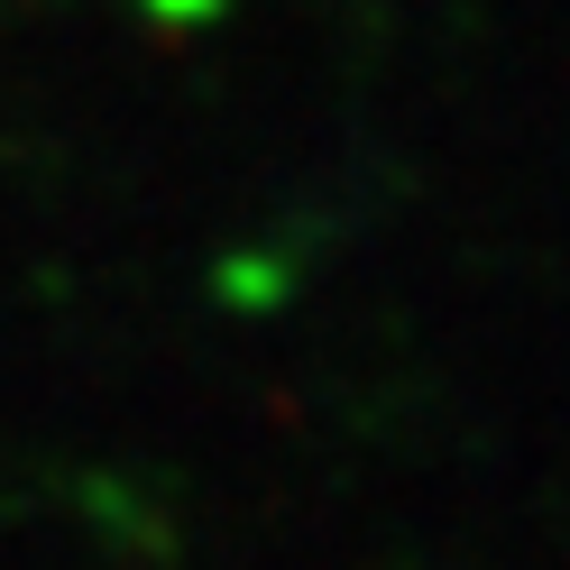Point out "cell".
Returning <instances> with one entry per match:
<instances>
[{"mask_svg": "<svg viewBox=\"0 0 570 570\" xmlns=\"http://www.w3.org/2000/svg\"><path fill=\"white\" fill-rule=\"evenodd\" d=\"M138 28H157V38H203V28L230 19V0H129Z\"/></svg>", "mask_w": 570, "mask_h": 570, "instance_id": "obj_1", "label": "cell"}]
</instances>
